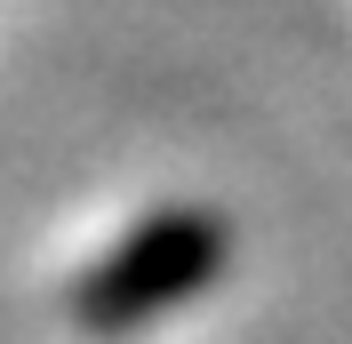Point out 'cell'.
Segmentation results:
<instances>
[{"label": "cell", "mask_w": 352, "mask_h": 344, "mask_svg": "<svg viewBox=\"0 0 352 344\" xmlns=\"http://www.w3.org/2000/svg\"><path fill=\"white\" fill-rule=\"evenodd\" d=\"M217 264H224V233L217 224H208V216H168V224H153L129 257L96 280V297H104L96 312H153L160 297L208 280Z\"/></svg>", "instance_id": "1"}]
</instances>
